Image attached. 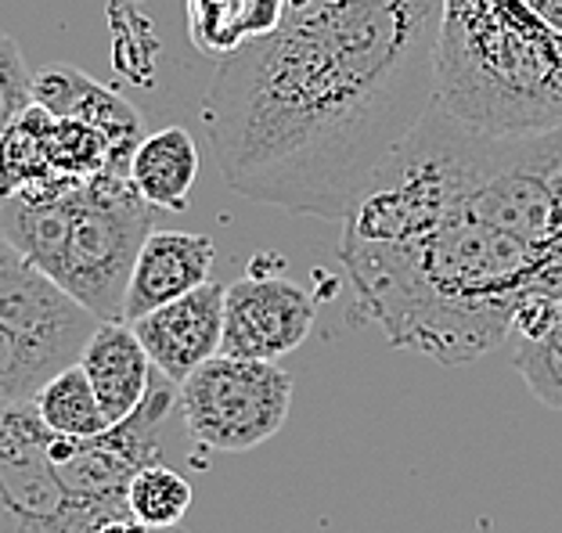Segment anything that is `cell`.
I'll use <instances>...</instances> for the list:
<instances>
[{"mask_svg":"<svg viewBox=\"0 0 562 533\" xmlns=\"http://www.w3.org/2000/svg\"><path fill=\"white\" fill-rule=\"evenodd\" d=\"M0 325L47 364L66 367L80 358L98 317L50 282L33 260H25L0 231Z\"/></svg>","mask_w":562,"mask_h":533,"instance_id":"obj_8","label":"cell"},{"mask_svg":"<svg viewBox=\"0 0 562 533\" xmlns=\"http://www.w3.org/2000/svg\"><path fill=\"white\" fill-rule=\"evenodd\" d=\"M216 246L210 235L195 231H156L140 246L131 285L123 299V321H137L166 303L181 299L184 292L210 282Z\"/></svg>","mask_w":562,"mask_h":533,"instance_id":"obj_12","label":"cell"},{"mask_svg":"<svg viewBox=\"0 0 562 533\" xmlns=\"http://www.w3.org/2000/svg\"><path fill=\"white\" fill-rule=\"evenodd\" d=\"M292 389V375L278 361L216 353L177 386V411L188 436L206 451L241 454L281 433Z\"/></svg>","mask_w":562,"mask_h":533,"instance_id":"obj_5","label":"cell"},{"mask_svg":"<svg viewBox=\"0 0 562 533\" xmlns=\"http://www.w3.org/2000/svg\"><path fill=\"white\" fill-rule=\"evenodd\" d=\"M50 112L44 105L25 109V116L0 137V199L25 195V192H47L66 181H58L50 167Z\"/></svg>","mask_w":562,"mask_h":533,"instance_id":"obj_16","label":"cell"},{"mask_svg":"<svg viewBox=\"0 0 562 533\" xmlns=\"http://www.w3.org/2000/svg\"><path fill=\"white\" fill-rule=\"evenodd\" d=\"M76 364L91 378L109 422L131 418L159 375L131 321H98Z\"/></svg>","mask_w":562,"mask_h":533,"instance_id":"obj_13","label":"cell"},{"mask_svg":"<svg viewBox=\"0 0 562 533\" xmlns=\"http://www.w3.org/2000/svg\"><path fill=\"white\" fill-rule=\"evenodd\" d=\"M339 260L357 310L397 350L447 367L502 347L530 299H562L541 252L454 199L429 112L342 217Z\"/></svg>","mask_w":562,"mask_h":533,"instance_id":"obj_2","label":"cell"},{"mask_svg":"<svg viewBox=\"0 0 562 533\" xmlns=\"http://www.w3.org/2000/svg\"><path fill=\"white\" fill-rule=\"evenodd\" d=\"M131 181L156 209H184L199 181V145L184 126H162L137 145Z\"/></svg>","mask_w":562,"mask_h":533,"instance_id":"obj_15","label":"cell"},{"mask_svg":"<svg viewBox=\"0 0 562 533\" xmlns=\"http://www.w3.org/2000/svg\"><path fill=\"white\" fill-rule=\"evenodd\" d=\"M33 101L44 105L47 112H55V116H69L98 126L112 145L116 173L131 177V159L137 145L145 141V134H140V112L123 94H116L112 87L91 80V76H83L72 66H47L33 76Z\"/></svg>","mask_w":562,"mask_h":533,"instance_id":"obj_11","label":"cell"},{"mask_svg":"<svg viewBox=\"0 0 562 533\" xmlns=\"http://www.w3.org/2000/svg\"><path fill=\"white\" fill-rule=\"evenodd\" d=\"M505 347L533 397L562 411V299H530L516 314Z\"/></svg>","mask_w":562,"mask_h":533,"instance_id":"obj_14","label":"cell"},{"mask_svg":"<svg viewBox=\"0 0 562 533\" xmlns=\"http://www.w3.org/2000/svg\"><path fill=\"white\" fill-rule=\"evenodd\" d=\"M151 220L156 206L123 173L0 199L8 242L98 321H123L126 285Z\"/></svg>","mask_w":562,"mask_h":533,"instance_id":"obj_4","label":"cell"},{"mask_svg":"<svg viewBox=\"0 0 562 533\" xmlns=\"http://www.w3.org/2000/svg\"><path fill=\"white\" fill-rule=\"evenodd\" d=\"M177 408V383L162 372L151 383L140 408L101 429L94 436H55L50 458L61 476V484L72 494L76 509L87 515V523L101 526L105 519L131 515L126 509V487L137 468L162 462V429L166 418Z\"/></svg>","mask_w":562,"mask_h":533,"instance_id":"obj_6","label":"cell"},{"mask_svg":"<svg viewBox=\"0 0 562 533\" xmlns=\"http://www.w3.org/2000/svg\"><path fill=\"white\" fill-rule=\"evenodd\" d=\"M91 533H191L181 523L177 526H151V523H140L134 515H116V519H105L101 526H94Z\"/></svg>","mask_w":562,"mask_h":533,"instance_id":"obj_22","label":"cell"},{"mask_svg":"<svg viewBox=\"0 0 562 533\" xmlns=\"http://www.w3.org/2000/svg\"><path fill=\"white\" fill-rule=\"evenodd\" d=\"M437 105L487 134L562 126V33L527 0H443Z\"/></svg>","mask_w":562,"mask_h":533,"instance_id":"obj_3","label":"cell"},{"mask_svg":"<svg viewBox=\"0 0 562 533\" xmlns=\"http://www.w3.org/2000/svg\"><path fill=\"white\" fill-rule=\"evenodd\" d=\"M55 433L33 400H0V533H91L61 484Z\"/></svg>","mask_w":562,"mask_h":533,"instance_id":"obj_7","label":"cell"},{"mask_svg":"<svg viewBox=\"0 0 562 533\" xmlns=\"http://www.w3.org/2000/svg\"><path fill=\"white\" fill-rule=\"evenodd\" d=\"M191 490L188 479L177 473V468L151 462L145 468H137L131 487H126V509L134 519L151 526H177L184 523V515L191 509Z\"/></svg>","mask_w":562,"mask_h":533,"instance_id":"obj_19","label":"cell"},{"mask_svg":"<svg viewBox=\"0 0 562 533\" xmlns=\"http://www.w3.org/2000/svg\"><path fill=\"white\" fill-rule=\"evenodd\" d=\"M224 288L206 282L184 292L181 299L166 303L134 321L137 339L145 342L156 372L181 386L199 364L221 353L224 339Z\"/></svg>","mask_w":562,"mask_h":533,"instance_id":"obj_10","label":"cell"},{"mask_svg":"<svg viewBox=\"0 0 562 533\" xmlns=\"http://www.w3.org/2000/svg\"><path fill=\"white\" fill-rule=\"evenodd\" d=\"M317 303L303 285L278 271L252 266L224 288V339L221 353L252 361H278L300 350L311 336Z\"/></svg>","mask_w":562,"mask_h":533,"instance_id":"obj_9","label":"cell"},{"mask_svg":"<svg viewBox=\"0 0 562 533\" xmlns=\"http://www.w3.org/2000/svg\"><path fill=\"white\" fill-rule=\"evenodd\" d=\"M36 411H41L44 426L50 429L55 436H94L101 429H109V415L101 408L98 393L91 386V378L80 364H66L61 372H55L47 383L36 389Z\"/></svg>","mask_w":562,"mask_h":533,"instance_id":"obj_17","label":"cell"},{"mask_svg":"<svg viewBox=\"0 0 562 533\" xmlns=\"http://www.w3.org/2000/svg\"><path fill=\"white\" fill-rule=\"evenodd\" d=\"M47 145H50V167H55L58 181H66V184L91 181L98 173H116L109 137L83 120L55 116V112H50Z\"/></svg>","mask_w":562,"mask_h":533,"instance_id":"obj_18","label":"cell"},{"mask_svg":"<svg viewBox=\"0 0 562 533\" xmlns=\"http://www.w3.org/2000/svg\"><path fill=\"white\" fill-rule=\"evenodd\" d=\"M61 367L47 364L33 347L0 325V400H33L36 389Z\"/></svg>","mask_w":562,"mask_h":533,"instance_id":"obj_20","label":"cell"},{"mask_svg":"<svg viewBox=\"0 0 562 533\" xmlns=\"http://www.w3.org/2000/svg\"><path fill=\"white\" fill-rule=\"evenodd\" d=\"M33 105V72L25 66L15 36L0 30V137Z\"/></svg>","mask_w":562,"mask_h":533,"instance_id":"obj_21","label":"cell"},{"mask_svg":"<svg viewBox=\"0 0 562 533\" xmlns=\"http://www.w3.org/2000/svg\"><path fill=\"white\" fill-rule=\"evenodd\" d=\"M443 0H296L227 50L202 98L238 195L342 220L437 105Z\"/></svg>","mask_w":562,"mask_h":533,"instance_id":"obj_1","label":"cell"},{"mask_svg":"<svg viewBox=\"0 0 562 533\" xmlns=\"http://www.w3.org/2000/svg\"><path fill=\"white\" fill-rule=\"evenodd\" d=\"M527 4L538 11V15L552 25V30L562 33V0H527Z\"/></svg>","mask_w":562,"mask_h":533,"instance_id":"obj_23","label":"cell"}]
</instances>
